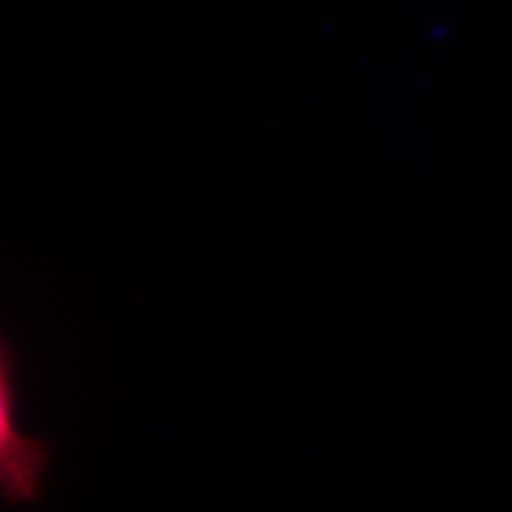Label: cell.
<instances>
[{
    "label": "cell",
    "instance_id": "cell-1",
    "mask_svg": "<svg viewBox=\"0 0 512 512\" xmlns=\"http://www.w3.org/2000/svg\"><path fill=\"white\" fill-rule=\"evenodd\" d=\"M15 359L3 342L0 353V476L3 498L12 504H26L40 495L43 467L49 461V447L40 439L23 436L15 424Z\"/></svg>",
    "mask_w": 512,
    "mask_h": 512
}]
</instances>
